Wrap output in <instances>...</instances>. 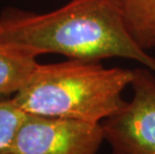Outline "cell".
I'll return each instance as SVG.
<instances>
[{"label":"cell","instance_id":"cell-1","mask_svg":"<svg viewBox=\"0 0 155 154\" xmlns=\"http://www.w3.org/2000/svg\"><path fill=\"white\" fill-rule=\"evenodd\" d=\"M0 40L69 59L126 58L155 73V58L134 40L116 0H71L43 14L9 10L0 19Z\"/></svg>","mask_w":155,"mask_h":154},{"label":"cell","instance_id":"cell-2","mask_svg":"<svg viewBox=\"0 0 155 154\" xmlns=\"http://www.w3.org/2000/svg\"><path fill=\"white\" fill-rule=\"evenodd\" d=\"M133 78L134 70L97 61L38 64L12 98L27 114L102 123L125 105L122 93Z\"/></svg>","mask_w":155,"mask_h":154},{"label":"cell","instance_id":"cell-4","mask_svg":"<svg viewBox=\"0 0 155 154\" xmlns=\"http://www.w3.org/2000/svg\"><path fill=\"white\" fill-rule=\"evenodd\" d=\"M104 140L102 123L26 113L12 154H97Z\"/></svg>","mask_w":155,"mask_h":154},{"label":"cell","instance_id":"cell-6","mask_svg":"<svg viewBox=\"0 0 155 154\" xmlns=\"http://www.w3.org/2000/svg\"><path fill=\"white\" fill-rule=\"evenodd\" d=\"M127 29L144 50L155 47V0H116Z\"/></svg>","mask_w":155,"mask_h":154},{"label":"cell","instance_id":"cell-7","mask_svg":"<svg viewBox=\"0 0 155 154\" xmlns=\"http://www.w3.org/2000/svg\"><path fill=\"white\" fill-rule=\"evenodd\" d=\"M25 116L13 98L0 99V154H12L16 134Z\"/></svg>","mask_w":155,"mask_h":154},{"label":"cell","instance_id":"cell-3","mask_svg":"<svg viewBox=\"0 0 155 154\" xmlns=\"http://www.w3.org/2000/svg\"><path fill=\"white\" fill-rule=\"evenodd\" d=\"M148 68L134 69L133 97L102 122L111 154H155V76Z\"/></svg>","mask_w":155,"mask_h":154},{"label":"cell","instance_id":"cell-5","mask_svg":"<svg viewBox=\"0 0 155 154\" xmlns=\"http://www.w3.org/2000/svg\"><path fill=\"white\" fill-rule=\"evenodd\" d=\"M37 51L0 40V97L15 95L39 64Z\"/></svg>","mask_w":155,"mask_h":154}]
</instances>
